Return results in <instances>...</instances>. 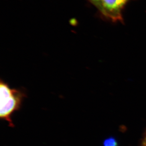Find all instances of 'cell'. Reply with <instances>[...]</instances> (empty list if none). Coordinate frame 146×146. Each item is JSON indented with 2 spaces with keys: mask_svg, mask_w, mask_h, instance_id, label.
Segmentation results:
<instances>
[{
  "mask_svg": "<svg viewBox=\"0 0 146 146\" xmlns=\"http://www.w3.org/2000/svg\"><path fill=\"white\" fill-rule=\"evenodd\" d=\"M23 90L11 88L7 83L0 81V118L9 123V126L14 127L11 119L12 114L19 110L24 99L26 98Z\"/></svg>",
  "mask_w": 146,
  "mask_h": 146,
  "instance_id": "6da1fadb",
  "label": "cell"
},
{
  "mask_svg": "<svg viewBox=\"0 0 146 146\" xmlns=\"http://www.w3.org/2000/svg\"><path fill=\"white\" fill-rule=\"evenodd\" d=\"M131 0H101L99 13L113 22H123V11L126 4Z\"/></svg>",
  "mask_w": 146,
  "mask_h": 146,
  "instance_id": "7a4b0ae2",
  "label": "cell"
},
{
  "mask_svg": "<svg viewBox=\"0 0 146 146\" xmlns=\"http://www.w3.org/2000/svg\"><path fill=\"white\" fill-rule=\"evenodd\" d=\"M103 146H118L117 141L113 137H110L105 139L103 143Z\"/></svg>",
  "mask_w": 146,
  "mask_h": 146,
  "instance_id": "3957f363",
  "label": "cell"
},
{
  "mask_svg": "<svg viewBox=\"0 0 146 146\" xmlns=\"http://www.w3.org/2000/svg\"><path fill=\"white\" fill-rule=\"evenodd\" d=\"M90 3L95 6L100 12L101 9V0H88Z\"/></svg>",
  "mask_w": 146,
  "mask_h": 146,
  "instance_id": "277c9868",
  "label": "cell"
},
{
  "mask_svg": "<svg viewBox=\"0 0 146 146\" xmlns=\"http://www.w3.org/2000/svg\"><path fill=\"white\" fill-rule=\"evenodd\" d=\"M142 146H146V134L144 139L143 141L142 142Z\"/></svg>",
  "mask_w": 146,
  "mask_h": 146,
  "instance_id": "5b68a950",
  "label": "cell"
}]
</instances>
